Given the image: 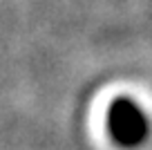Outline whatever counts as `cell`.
I'll return each mask as SVG.
<instances>
[{
  "instance_id": "6da1fadb",
  "label": "cell",
  "mask_w": 152,
  "mask_h": 150,
  "mask_svg": "<svg viewBox=\"0 0 152 150\" xmlns=\"http://www.w3.org/2000/svg\"><path fill=\"white\" fill-rule=\"evenodd\" d=\"M107 130L121 146H139L148 137V117L130 99H116L107 110Z\"/></svg>"
}]
</instances>
